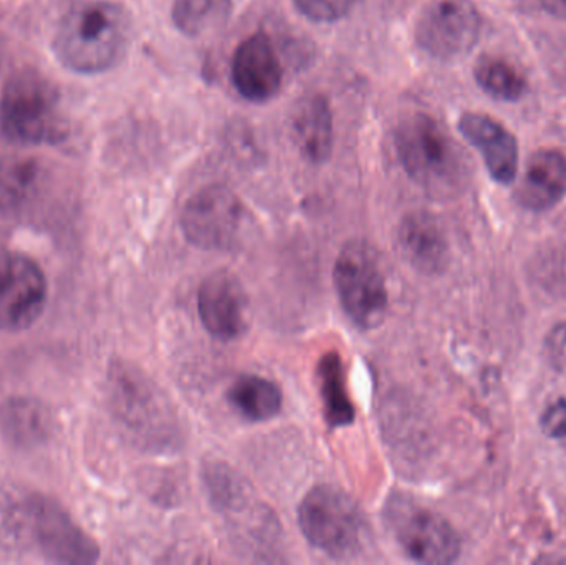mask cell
I'll return each instance as SVG.
<instances>
[{
    "mask_svg": "<svg viewBox=\"0 0 566 565\" xmlns=\"http://www.w3.org/2000/svg\"><path fill=\"white\" fill-rule=\"evenodd\" d=\"M303 536L333 559H352L363 550L365 523L355 501L335 486L313 488L298 508Z\"/></svg>",
    "mask_w": 566,
    "mask_h": 565,
    "instance_id": "cell-4",
    "label": "cell"
},
{
    "mask_svg": "<svg viewBox=\"0 0 566 565\" xmlns=\"http://www.w3.org/2000/svg\"><path fill=\"white\" fill-rule=\"evenodd\" d=\"M318 384L326 421L335 428L353 423L355 407L349 398L345 367L335 352H329L319 360Z\"/></svg>",
    "mask_w": 566,
    "mask_h": 565,
    "instance_id": "cell-19",
    "label": "cell"
},
{
    "mask_svg": "<svg viewBox=\"0 0 566 565\" xmlns=\"http://www.w3.org/2000/svg\"><path fill=\"white\" fill-rule=\"evenodd\" d=\"M27 550H36L59 564L85 565L99 559L98 544L53 498L30 493Z\"/></svg>",
    "mask_w": 566,
    "mask_h": 565,
    "instance_id": "cell-7",
    "label": "cell"
},
{
    "mask_svg": "<svg viewBox=\"0 0 566 565\" xmlns=\"http://www.w3.org/2000/svg\"><path fill=\"white\" fill-rule=\"evenodd\" d=\"M198 308L206 331L219 341H234L248 327L244 291L228 272H214L202 282Z\"/></svg>",
    "mask_w": 566,
    "mask_h": 565,
    "instance_id": "cell-13",
    "label": "cell"
},
{
    "mask_svg": "<svg viewBox=\"0 0 566 565\" xmlns=\"http://www.w3.org/2000/svg\"><path fill=\"white\" fill-rule=\"evenodd\" d=\"M244 222L241 199L224 186H208L196 192L181 215V228L189 242L201 249H231Z\"/></svg>",
    "mask_w": 566,
    "mask_h": 565,
    "instance_id": "cell-10",
    "label": "cell"
},
{
    "mask_svg": "<svg viewBox=\"0 0 566 565\" xmlns=\"http://www.w3.org/2000/svg\"><path fill=\"white\" fill-rule=\"evenodd\" d=\"M232 0H175L172 22L186 36H202L231 19Z\"/></svg>",
    "mask_w": 566,
    "mask_h": 565,
    "instance_id": "cell-21",
    "label": "cell"
},
{
    "mask_svg": "<svg viewBox=\"0 0 566 565\" xmlns=\"http://www.w3.org/2000/svg\"><path fill=\"white\" fill-rule=\"evenodd\" d=\"M300 13L318 23H332L348 15L359 0H293Z\"/></svg>",
    "mask_w": 566,
    "mask_h": 565,
    "instance_id": "cell-25",
    "label": "cell"
},
{
    "mask_svg": "<svg viewBox=\"0 0 566 565\" xmlns=\"http://www.w3.org/2000/svg\"><path fill=\"white\" fill-rule=\"evenodd\" d=\"M116 414L125 427L158 447L176 443V420L161 395L135 368L115 365L109 374Z\"/></svg>",
    "mask_w": 566,
    "mask_h": 565,
    "instance_id": "cell-8",
    "label": "cell"
},
{
    "mask_svg": "<svg viewBox=\"0 0 566 565\" xmlns=\"http://www.w3.org/2000/svg\"><path fill=\"white\" fill-rule=\"evenodd\" d=\"M132 22L119 3L95 0L69 13L53 52L63 66L83 75H95L115 66L128 46Z\"/></svg>",
    "mask_w": 566,
    "mask_h": 565,
    "instance_id": "cell-2",
    "label": "cell"
},
{
    "mask_svg": "<svg viewBox=\"0 0 566 565\" xmlns=\"http://www.w3.org/2000/svg\"><path fill=\"white\" fill-rule=\"evenodd\" d=\"M0 128L20 145H55L66 136L56 86L36 70H23L7 82L0 98Z\"/></svg>",
    "mask_w": 566,
    "mask_h": 565,
    "instance_id": "cell-3",
    "label": "cell"
},
{
    "mask_svg": "<svg viewBox=\"0 0 566 565\" xmlns=\"http://www.w3.org/2000/svg\"><path fill=\"white\" fill-rule=\"evenodd\" d=\"M481 35V15L471 0H436L416 25L419 49L439 60H452L474 49Z\"/></svg>",
    "mask_w": 566,
    "mask_h": 565,
    "instance_id": "cell-11",
    "label": "cell"
},
{
    "mask_svg": "<svg viewBox=\"0 0 566 565\" xmlns=\"http://www.w3.org/2000/svg\"><path fill=\"white\" fill-rule=\"evenodd\" d=\"M541 425L547 437L566 444V398L555 401L545 410Z\"/></svg>",
    "mask_w": 566,
    "mask_h": 565,
    "instance_id": "cell-26",
    "label": "cell"
},
{
    "mask_svg": "<svg viewBox=\"0 0 566 565\" xmlns=\"http://www.w3.org/2000/svg\"><path fill=\"white\" fill-rule=\"evenodd\" d=\"M462 136L479 149L492 178L499 182L514 181L518 166V146L509 129L481 113H465L459 122Z\"/></svg>",
    "mask_w": 566,
    "mask_h": 565,
    "instance_id": "cell-14",
    "label": "cell"
},
{
    "mask_svg": "<svg viewBox=\"0 0 566 565\" xmlns=\"http://www.w3.org/2000/svg\"><path fill=\"white\" fill-rule=\"evenodd\" d=\"M30 493L22 488H0V547L3 550L27 551Z\"/></svg>",
    "mask_w": 566,
    "mask_h": 565,
    "instance_id": "cell-22",
    "label": "cell"
},
{
    "mask_svg": "<svg viewBox=\"0 0 566 565\" xmlns=\"http://www.w3.org/2000/svg\"><path fill=\"white\" fill-rule=\"evenodd\" d=\"M475 80L494 98L515 102L527 92V80L517 66L499 56H482L474 70Z\"/></svg>",
    "mask_w": 566,
    "mask_h": 565,
    "instance_id": "cell-24",
    "label": "cell"
},
{
    "mask_svg": "<svg viewBox=\"0 0 566 565\" xmlns=\"http://www.w3.org/2000/svg\"><path fill=\"white\" fill-rule=\"evenodd\" d=\"M336 294L353 324L371 331L388 314V289L376 251L365 241H352L342 249L335 264Z\"/></svg>",
    "mask_w": 566,
    "mask_h": 565,
    "instance_id": "cell-5",
    "label": "cell"
},
{
    "mask_svg": "<svg viewBox=\"0 0 566 565\" xmlns=\"http://www.w3.org/2000/svg\"><path fill=\"white\" fill-rule=\"evenodd\" d=\"M46 297L42 268L22 252L0 251V331L29 328L42 315Z\"/></svg>",
    "mask_w": 566,
    "mask_h": 565,
    "instance_id": "cell-9",
    "label": "cell"
},
{
    "mask_svg": "<svg viewBox=\"0 0 566 565\" xmlns=\"http://www.w3.org/2000/svg\"><path fill=\"white\" fill-rule=\"evenodd\" d=\"M542 3H544L548 12L566 17V0H542Z\"/></svg>",
    "mask_w": 566,
    "mask_h": 565,
    "instance_id": "cell-27",
    "label": "cell"
},
{
    "mask_svg": "<svg viewBox=\"0 0 566 565\" xmlns=\"http://www.w3.org/2000/svg\"><path fill=\"white\" fill-rule=\"evenodd\" d=\"M566 195V158L555 149H541L528 159L517 198L532 211L554 208Z\"/></svg>",
    "mask_w": 566,
    "mask_h": 565,
    "instance_id": "cell-16",
    "label": "cell"
},
{
    "mask_svg": "<svg viewBox=\"0 0 566 565\" xmlns=\"http://www.w3.org/2000/svg\"><path fill=\"white\" fill-rule=\"evenodd\" d=\"M385 520L392 537L416 563L451 564L461 553V543L451 524L405 494L389 498Z\"/></svg>",
    "mask_w": 566,
    "mask_h": 565,
    "instance_id": "cell-6",
    "label": "cell"
},
{
    "mask_svg": "<svg viewBox=\"0 0 566 565\" xmlns=\"http://www.w3.org/2000/svg\"><path fill=\"white\" fill-rule=\"evenodd\" d=\"M0 431L12 447H40L52 438V411L35 398H9L0 405Z\"/></svg>",
    "mask_w": 566,
    "mask_h": 565,
    "instance_id": "cell-18",
    "label": "cell"
},
{
    "mask_svg": "<svg viewBox=\"0 0 566 565\" xmlns=\"http://www.w3.org/2000/svg\"><path fill=\"white\" fill-rule=\"evenodd\" d=\"M39 178V163L25 156L0 159V211H15L32 195Z\"/></svg>",
    "mask_w": 566,
    "mask_h": 565,
    "instance_id": "cell-23",
    "label": "cell"
},
{
    "mask_svg": "<svg viewBox=\"0 0 566 565\" xmlns=\"http://www.w3.org/2000/svg\"><path fill=\"white\" fill-rule=\"evenodd\" d=\"M292 133L296 148L308 161L319 165L332 156L335 128L328 100L323 95L303 98L295 106Z\"/></svg>",
    "mask_w": 566,
    "mask_h": 565,
    "instance_id": "cell-17",
    "label": "cell"
},
{
    "mask_svg": "<svg viewBox=\"0 0 566 565\" xmlns=\"http://www.w3.org/2000/svg\"><path fill=\"white\" fill-rule=\"evenodd\" d=\"M402 255L424 274H438L448 264L449 245L439 222L428 212H411L398 229Z\"/></svg>",
    "mask_w": 566,
    "mask_h": 565,
    "instance_id": "cell-15",
    "label": "cell"
},
{
    "mask_svg": "<svg viewBox=\"0 0 566 565\" xmlns=\"http://www.w3.org/2000/svg\"><path fill=\"white\" fill-rule=\"evenodd\" d=\"M231 80L242 98L252 103L271 102L281 92L283 66L271 36L252 33L232 55Z\"/></svg>",
    "mask_w": 566,
    "mask_h": 565,
    "instance_id": "cell-12",
    "label": "cell"
},
{
    "mask_svg": "<svg viewBox=\"0 0 566 565\" xmlns=\"http://www.w3.org/2000/svg\"><path fill=\"white\" fill-rule=\"evenodd\" d=\"M396 151L409 178L434 199H452L471 181V161L451 133L428 113L399 122Z\"/></svg>",
    "mask_w": 566,
    "mask_h": 565,
    "instance_id": "cell-1",
    "label": "cell"
},
{
    "mask_svg": "<svg viewBox=\"0 0 566 565\" xmlns=\"http://www.w3.org/2000/svg\"><path fill=\"white\" fill-rule=\"evenodd\" d=\"M232 407L251 421H268L282 408V391L274 381L258 375H244L229 390Z\"/></svg>",
    "mask_w": 566,
    "mask_h": 565,
    "instance_id": "cell-20",
    "label": "cell"
}]
</instances>
